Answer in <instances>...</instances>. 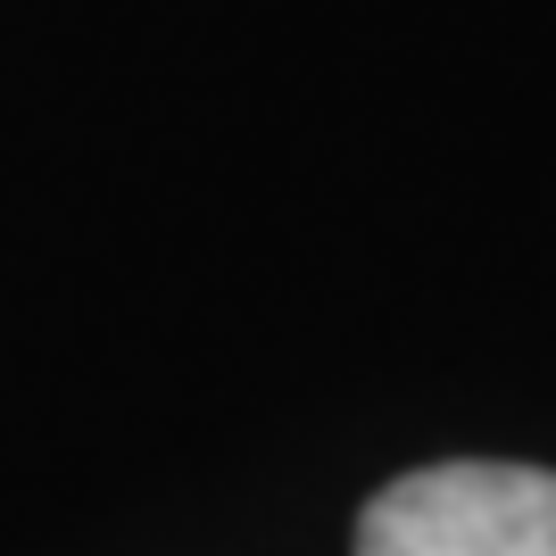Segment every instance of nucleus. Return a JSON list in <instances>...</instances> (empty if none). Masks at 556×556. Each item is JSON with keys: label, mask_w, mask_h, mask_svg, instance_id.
Returning a JSON list of instances; mask_svg holds the SVG:
<instances>
[{"label": "nucleus", "mask_w": 556, "mask_h": 556, "mask_svg": "<svg viewBox=\"0 0 556 556\" xmlns=\"http://www.w3.org/2000/svg\"><path fill=\"white\" fill-rule=\"evenodd\" d=\"M357 556H556V473L424 465L357 515Z\"/></svg>", "instance_id": "1"}]
</instances>
